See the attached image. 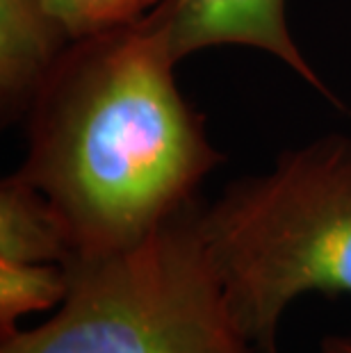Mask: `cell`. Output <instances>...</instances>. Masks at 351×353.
<instances>
[{"label":"cell","instance_id":"6da1fadb","mask_svg":"<svg viewBox=\"0 0 351 353\" xmlns=\"http://www.w3.org/2000/svg\"><path fill=\"white\" fill-rule=\"evenodd\" d=\"M176 64L151 10L73 39L30 105L19 174L55 208L71 255L141 242L199 201L221 162Z\"/></svg>","mask_w":351,"mask_h":353},{"label":"cell","instance_id":"7a4b0ae2","mask_svg":"<svg viewBox=\"0 0 351 353\" xmlns=\"http://www.w3.org/2000/svg\"><path fill=\"white\" fill-rule=\"evenodd\" d=\"M199 232L244 335L276 353L297 296L351 294V139L328 134L230 183L201 203Z\"/></svg>","mask_w":351,"mask_h":353},{"label":"cell","instance_id":"3957f363","mask_svg":"<svg viewBox=\"0 0 351 353\" xmlns=\"http://www.w3.org/2000/svg\"><path fill=\"white\" fill-rule=\"evenodd\" d=\"M199 210L194 201L128 249L71 255L57 314L5 337L0 353H260L205 253Z\"/></svg>","mask_w":351,"mask_h":353},{"label":"cell","instance_id":"277c9868","mask_svg":"<svg viewBox=\"0 0 351 353\" xmlns=\"http://www.w3.org/2000/svg\"><path fill=\"white\" fill-rule=\"evenodd\" d=\"M153 14L176 62L208 46H253L281 59L315 92L340 108V101L305 62L290 34L285 0H162L153 7Z\"/></svg>","mask_w":351,"mask_h":353},{"label":"cell","instance_id":"5b68a950","mask_svg":"<svg viewBox=\"0 0 351 353\" xmlns=\"http://www.w3.org/2000/svg\"><path fill=\"white\" fill-rule=\"evenodd\" d=\"M73 37L46 0H0L3 123L28 114Z\"/></svg>","mask_w":351,"mask_h":353},{"label":"cell","instance_id":"8992f818","mask_svg":"<svg viewBox=\"0 0 351 353\" xmlns=\"http://www.w3.org/2000/svg\"><path fill=\"white\" fill-rule=\"evenodd\" d=\"M71 253L50 201L19 171L7 176L0 185V260L64 265Z\"/></svg>","mask_w":351,"mask_h":353},{"label":"cell","instance_id":"52a82bcc","mask_svg":"<svg viewBox=\"0 0 351 353\" xmlns=\"http://www.w3.org/2000/svg\"><path fill=\"white\" fill-rule=\"evenodd\" d=\"M66 292H69V274H66L64 265L0 260V330H3V340L19 330V317L62 303Z\"/></svg>","mask_w":351,"mask_h":353},{"label":"cell","instance_id":"ba28073f","mask_svg":"<svg viewBox=\"0 0 351 353\" xmlns=\"http://www.w3.org/2000/svg\"><path fill=\"white\" fill-rule=\"evenodd\" d=\"M73 39L126 26L151 12L162 0H46Z\"/></svg>","mask_w":351,"mask_h":353},{"label":"cell","instance_id":"9c48e42d","mask_svg":"<svg viewBox=\"0 0 351 353\" xmlns=\"http://www.w3.org/2000/svg\"><path fill=\"white\" fill-rule=\"evenodd\" d=\"M322 353H351V337H326Z\"/></svg>","mask_w":351,"mask_h":353}]
</instances>
